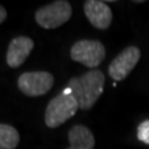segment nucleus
<instances>
[{
    "mask_svg": "<svg viewBox=\"0 0 149 149\" xmlns=\"http://www.w3.org/2000/svg\"><path fill=\"white\" fill-rule=\"evenodd\" d=\"M104 74L100 70H91L82 76L72 77L68 81L67 92L74 97L78 107L83 111L91 109L96 103L104 88Z\"/></svg>",
    "mask_w": 149,
    "mask_h": 149,
    "instance_id": "obj_1",
    "label": "nucleus"
},
{
    "mask_svg": "<svg viewBox=\"0 0 149 149\" xmlns=\"http://www.w3.org/2000/svg\"><path fill=\"white\" fill-rule=\"evenodd\" d=\"M77 101L70 93H61L49 102L45 111V124L49 128H57L76 114Z\"/></svg>",
    "mask_w": 149,
    "mask_h": 149,
    "instance_id": "obj_2",
    "label": "nucleus"
},
{
    "mask_svg": "<svg viewBox=\"0 0 149 149\" xmlns=\"http://www.w3.org/2000/svg\"><path fill=\"white\" fill-rule=\"evenodd\" d=\"M72 15V6L68 1L56 0L47 4L35 13V20L44 29H56L70 20Z\"/></svg>",
    "mask_w": 149,
    "mask_h": 149,
    "instance_id": "obj_3",
    "label": "nucleus"
},
{
    "mask_svg": "<svg viewBox=\"0 0 149 149\" xmlns=\"http://www.w3.org/2000/svg\"><path fill=\"white\" fill-rule=\"evenodd\" d=\"M106 57V49L97 40H80L71 47V58L85 65L88 68L96 70Z\"/></svg>",
    "mask_w": 149,
    "mask_h": 149,
    "instance_id": "obj_4",
    "label": "nucleus"
},
{
    "mask_svg": "<svg viewBox=\"0 0 149 149\" xmlns=\"http://www.w3.org/2000/svg\"><path fill=\"white\" fill-rule=\"evenodd\" d=\"M54 76L46 71L25 72L17 78V87L24 95L37 97L47 93L54 86Z\"/></svg>",
    "mask_w": 149,
    "mask_h": 149,
    "instance_id": "obj_5",
    "label": "nucleus"
},
{
    "mask_svg": "<svg viewBox=\"0 0 149 149\" xmlns=\"http://www.w3.org/2000/svg\"><path fill=\"white\" fill-rule=\"evenodd\" d=\"M141 58V50L137 46H128L120 52L108 67V74L114 81H122L136 67Z\"/></svg>",
    "mask_w": 149,
    "mask_h": 149,
    "instance_id": "obj_6",
    "label": "nucleus"
},
{
    "mask_svg": "<svg viewBox=\"0 0 149 149\" xmlns=\"http://www.w3.org/2000/svg\"><path fill=\"white\" fill-rule=\"evenodd\" d=\"M86 17L92 26L100 30L108 29L112 22V10L103 1L98 0H87L83 5Z\"/></svg>",
    "mask_w": 149,
    "mask_h": 149,
    "instance_id": "obj_7",
    "label": "nucleus"
},
{
    "mask_svg": "<svg viewBox=\"0 0 149 149\" xmlns=\"http://www.w3.org/2000/svg\"><path fill=\"white\" fill-rule=\"evenodd\" d=\"M34 49V41L27 36H17L9 44L6 51V62L11 68L20 67L29 57Z\"/></svg>",
    "mask_w": 149,
    "mask_h": 149,
    "instance_id": "obj_8",
    "label": "nucleus"
},
{
    "mask_svg": "<svg viewBox=\"0 0 149 149\" xmlns=\"http://www.w3.org/2000/svg\"><path fill=\"white\" fill-rule=\"evenodd\" d=\"M68 142L67 149H93L96 144L92 132L82 124H76L70 129Z\"/></svg>",
    "mask_w": 149,
    "mask_h": 149,
    "instance_id": "obj_9",
    "label": "nucleus"
},
{
    "mask_svg": "<svg viewBox=\"0 0 149 149\" xmlns=\"http://www.w3.org/2000/svg\"><path fill=\"white\" fill-rule=\"evenodd\" d=\"M20 142L19 132L10 124L0 123V149H15Z\"/></svg>",
    "mask_w": 149,
    "mask_h": 149,
    "instance_id": "obj_10",
    "label": "nucleus"
},
{
    "mask_svg": "<svg viewBox=\"0 0 149 149\" xmlns=\"http://www.w3.org/2000/svg\"><path fill=\"white\" fill-rule=\"evenodd\" d=\"M137 137L141 142L149 144V119L144 120L138 125L137 129Z\"/></svg>",
    "mask_w": 149,
    "mask_h": 149,
    "instance_id": "obj_11",
    "label": "nucleus"
},
{
    "mask_svg": "<svg viewBox=\"0 0 149 149\" xmlns=\"http://www.w3.org/2000/svg\"><path fill=\"white\" fill-rule=\"evenodd\" d=\"M8 16V14H6V10H5V8H4L3 5H0V24L5 20Z\"/></svg>",
    "mask_w": 149,
    "mask_h": 149,
    "instance_id": "obj_12",
    "label": "nucleus"
}]
</instances>
